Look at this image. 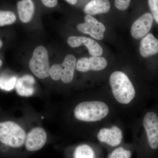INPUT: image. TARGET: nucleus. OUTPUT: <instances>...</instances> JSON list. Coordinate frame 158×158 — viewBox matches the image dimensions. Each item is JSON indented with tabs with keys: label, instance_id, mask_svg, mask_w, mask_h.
Returning <instances> with one entry per match:
<instances>
[{
	"label": "nucleus",
	"instance_id": "1",
	"mask_svg": "<svg viewBox=\"0 0 158 158\" xmlns=\"http://www.w3.org/2000/svg\"><path fill=\"white\" fill-rule=\"evenodd\" d=\"M110 83L112 92L117 102L128 104L135 96V90L128 77L121 71H116L111 74Z\"/></svg>",
	"mask_w": 158,
	"mask_h": 158
},
{
	"label": "nucleus",
	"instance_id": "2",
	"mask_svg": "<svg viewBox=\"0 0 158 158\" xmlns=\"http://www.w3.org/2000/svg\"><path fill=\"white\" fill-rule=\"evenodd\" d=\"M109 113L107 105L100 101L84 102L77 105L74 111L77 119L85 122L99 121Z\"/></svg>",
	"mask_w": 158,
	"mask_h": 158
},
{
	"label": "nucleus",
	"instance_id": "3",
	"mask_svg": "<svg viewBox=\"0 0 158 158\" xmlns=\"http://www.w3.org/2000/svg\"><path fill=\"white\" fill-rule=\"evenodd\" d=\"M25 131L14 122H0V141L12 148L21 147L25 142Z\"/></svg>",
	"mask_w": 158,
	"mask_h": 158
},
{
	"label": "nucleus",
	"instance_id": "4",
	"mask_svg": "<svg viewBox=\"0 0 158 158\" xmlns=\"http://www.w3.org/2000/svg\"><path fill=\"white\" fill-rule=\"evenodd\" d=\"M29 67L38 78L43 79L50 76L49 64L47 50L42 46L34 49L29 62Z\"/></svg>",
	"mask_w": 158,
	"mask_h": 158
},
{
	"label": "nucleus",
	"instance_id": "5",
	"mask_svg": "<svg viewBox=\"0 0 158 158\" xmlns=\"http://www.w3.org/2000/svg\"><path fill=\"white\" fill-rule=\"evenodd\" d=\"M77 60L73 55L69 54L65 57L62 64H54L50 69V76L54 81L61 80L65 84L73 81L76 67Z\"/></svg>",
	"mask_w": 158,
	"mask_h": 158
},
{
	"label": "nucleus",
	"instance_id": "6",
	"mask_svg": "<svg viewBox=\"0 0 158 158\" xmlns=\"http://www.w3.org/2000/svg\"><path fill=\"white\" fill-rule=\"evenodd\" d=\"M143 126L147 137L148 147L152 150L158 149V115L154 112H148L144 115Z\"/></svg>",
	"mask_w": 158,
	"mask_h": 158
},
{
	"label": "nucleus",
	"instance_id": "7",
	"mask_svg": "<svg viewBox=\"0 0 158 158\" xmlns=\"http://www.w3.org/2000/svg\"><path fill=\"white\" fill-rule=\"evenodd\" d=\"M85 23L79 24L77 29L84 34H89L92 38L102 40L104 37L106 27L102 23L90 15L85 17Z\"/></svg>",
	"mask_w": 158,
	"mask_h": 158
},
{
	"label": "nucleus",
	"instance_id": "8",
	"mask_svg": "<svg viewBox=\"0 0 158 158\" xmlns=\"http://www.w3.org/2000/svg\"><path fill=\"white\" fill-rule=\"evenodd\" d=\"M153 19L152 14L146 13L136 20L131 29L133 38L139 40L146 36L151 29Z\"/></svg>",
	"mask_w": 158,
	"mask_h": 158
},
{
	"label": "nucleus",
	"instance_id": "9",
	"mask_svg": "<svg viewBox=\"0 0 158 158\" xmlns=\"http://www.w3.org/2000/svg\"><path fill=\"white\" fill-rule=\"evenodd\" d=\"M47 136L42 128H34L26 137L25 145L29 151H37L42 148L47 142Z\"/></svg>",
	"mask_w": 158,
	"mask_h": 158
},
{
	"label": "nucleus",
	"instance_id": "10",
	"mask_svg": "<svg viewBox=\"0 0 158 158\" xmlns=\"http://www.w3.org/2000/svg\"><path fill=\"white\" fill-rule=\"evenodd\" d=\"M108 65L106 59L104 57L92 56L89 58H82L78 60L77 70L81 72L89 71H101L105 69Z\"/></svg>",
	"mask_w": 158,
	"mask_h": 158
},
{
	"label": "nucleus",
	"instance_id": "11",
	"mask_svg": "<svg viewBox=\"0 0 158 158\" xmlns=\"http://www.w3.org/2000/svg\"><path fill=\"white\" fill-rule=\"evenodd\" d=\"M69 45L72 48H77L82 45L88 48L89 53L92 56H100L103 54L102 48L95 40L82 36H71L67 39Z\"/></svg>",
	"mask_w": 158,
	"mask_h": 158
},
{
	"label": "nucleus",
	"instance_id": "12",
	"mask_svg": "<svg viewBox=\"0 0 158 158\" xmlns=\"http://www.w3.org/2000/svg\"><path fill=\"white\" fill-rule=\"evenodd\" d=\"M123 137L122 131L116 126H113L110 129H102L97 135L98 139L99 141L111 147L119 145L122 141Z\"/></svg>",
	"mask_w": 158,
	"mask_h": 158
},
{
	"label": "nucleus",
	"instance_id": "13",
	"mask_svg": "<svg viewBox=\"0 0 158 158\" xmlns=\"http://www.w3.org/2000/svg\"><path fill=\"white\" fill-rule=\"evenodd\" d=\"M139 52L141 56L148 58L158 53V40L152 34L144 36L140 43Z\"/></svg>",
	"mask_w": 158,
	"mask_h": 158
},
{
	"label": "nucleus",
	"instance_id": "14",
	"mask_svg": "<svg viewBox=\"0 0 158 158\" xmlns=\"http://www.w3.org/2000/svg\"><path fill=\"white\" fill-rule=\"evenodd\" d=\"M35 80L30 75H25L17 80L15 85L16 92L19 96H32L35 91Z\"/></svg>",
	"mask_w": 158,
	"mask_h": 158
},
{
	"label": "nucleus",
	"instance_id": "15",
	"mask_svg": "<svg viewBox=\"0 0 158 158\" xmlns=\"http://www.w3.org/2000/svg\"><path fill=\"white\" fill-rule=\"evenodd\" d=\"M110 9L109 0H92L87 4L84 11L87 15H93L107 13Z\"/></svg>",
	"mask_w": 158,
	"mask_h": 158
},
{
	"label": "nucleus",
	"instance_id": "16",
	"mask_svg": "<svg viewBox=\"0 0 158 158\" xmlns=\"http://www.w3.org/2000/svg\"><path fill=\"white\" fill-rule=\"evenodd\" d=\"M18 11L22 22L28 23L33 17L35 6L32 0H22L18 2Z\"/></svg>",
	"mask_w": 158,
	"mask_h": 158
},
{
	"label": "nucleus",
	"instance_id": "17",
	"mask_svg": "<svg viewBox=\"0 0 158 158\" xmlns=\"http://www.w3.org/2000/svg\"><path fill=\"white\" fill-rule=\"evenodd\" d=\"M73 158H94L93 149L87 144L80 145L74 153Z\"/></svg>",
	"mask_w": 158,
	"mask_h": 158
},
{
	"label": "nucleus",
	"instance_id": "18",
	"mask_svg": "<svg viewBox=\"0 0 158 158\" xmlns=\"http://www.w3.org/2000/svg\"><path fill=\"white\" fill-rule=\"evenodd\" d=\"M16 20V16L12 11L0 10V27L12 24Z\"/></svg>",
	"mask_w": 158,
	"mask_h": 158
},
{
	"label": "nucleus",
	"instance_id": "19",
	"mask_svg": "<svg viewBox=\"0 0 158 158\" xmlns=\"http://www.w3.org/2000/svg\"><path fill=\"white\" fill-rule=\"evenodd\" d=\"M17 79L15 77H0V88L6 91H10L15 87Z\"/></svg>",
	"mask_w": 158,
	"mask_h": 158
},
{
	"label": "nucleus",
	"instance_id": "20",
	"mask_svg": "<svg viewBox=\"0 0 158 158\" xmlns=\"http://www.w3.org/2000/svg\"><path fill=\"white\" fill-rule=\"evenodd\" d=\"M131 152L129 150L119 147L112 152L108 158H131Z\"/></svg>",
	"mask_w": 158,
	"mask_h": 158
},
{
	"label": "nucleus",
	"instance_id": "21",
	"mask_svg": "<svg viewBox=\"0 0 158 158\" xmlns=\"http://www.w3.org/2000/svg\"><path fill=\"white\" fill-rule=\"evenodd\" d=\"M148 4L153 17L158 24V0H148Z\"/></svg>",
	"mask_w": 158,
	"mask_h": 158
},
{
	"label": "nucleus",
	"instance_id": "22",
	"mask_svg": "<svg viewBox=\"0 0 158 158\" xmlns=\"http://www.w3.org/2000/svg\"><path fill=\"white\" fill-rule=\"evenodd\" d=\"M131 0H115V6L118 10L124 11L129 6Z\"/></svg>",
	"mask_w": 158,
	"mask_h": 158
},
{
	"label": "nucleus",
	"instance_id": "23",
	"mask_svg": "<svg viewBox=\"0 0 158 158\" xmlns=\"http://www.w3.org/2000/svg\"><path fill=\"white\" fill-rule=\"evenodd\" d=\"M43 4L48 8L56 7L58 3V0H41Z\"/></svg>",
	"mask_w": 158,
	"mask_h": 158
},
{
	"label": "nucleus",
	"instance_id": "24",
	"mask_svg": "<svg viewBox=\"0 0 158 158\" xmlns=\"http://www.w3.org/2000/svg\"><path fill=\"white\" fill-rule=\"evenodd\" d=\"M67 2L72 5H74L77 2V0H65Z\"/></svg>",
	"mask_w": 158,
	"mask_h": 158
},
{
	"label": "nucleus",
	"instance_id": "25",
	"mask_svg": "<svg viewBox=\"0 0 158 158\" xmlns=\"http://www.w3.org/2000/svg\"><path fill=\"white\" fill-rule=\"evenodd\" d=\"M3 45V43L2 42V40H0V48H1L2 47V46Z\"/></svg>",
	"mask_w": 158,
	"mask_h": 158
},
{
	"label": "nucleus",
	"instance_id": "26",
	"mask_svg": "<svg viewBox=\"0 0 158 158\" xmlns=\"http://www.w3.org/2000/svg\"><path fill=\"white\" fill-rule=\"evenodd\" d=\"M2 60H0V67L2 66Z\"/></svg>",
	"mask_w": 158,
	"mask_h": 158
}]
</instances>
